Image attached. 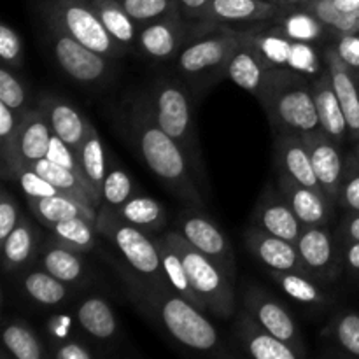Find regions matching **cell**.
I'll list each match as a JSON object with an SVG mask.
<instances>
[{"mask_svg": "<svg viewBox=\"0 0 359 359\" xmlns=\"http://www.w3.org/2000/svg\"><path fill=\"white\" fill-rule=\"evenodd\" d=\"M133 304L175 344L196 354L230 356L226 344L205 312L175 293L172 287H156L125 279Z\"/></svg>", "mask_w": 359, "mask_h": 359, "instance_id": "6da1fadb", "label": "cell"}, {"mask_svg": "<svg viewBox=\"0 0 359 359\" xmlns=\"http://www.w3.org/2000/svg\"><path fill=\"white\" fill-rule=\"evenodd\" d=\"M128 132L137 153L149 170L189 205L202 207L203 196L188 156L154 118L149 97L137 98L128 114Z\"/></svg>", "mask_w": 359, "mask_h": 359, "instance_id": "7a4b0ae2", "label": "cell"}, {"mask_svg": "<svg viewBox=\"0 0 359 359\" xmlns=\"http://www.w3.org/2000/svg\"><path fill=\"white\" fill-rule=\"evenodd\" d=\"M273 133H305L321 130L311 77L291 69H269L258 97Z\"/></svg>", "mask_w": 359, "mask_h": 359, "instance_id": "3957f363", "label": "cell"}, {"mask_svg": "<svg viewBox=\"0 0 359 359\" xmlns=\"http://www.w3.org/2000/svg\"><path fill=\"white\" fill-rule=\"evenodd\" d=\"M241 41V30L223 25L202 32L181 49L175 58V70L186 86L202 93L226 77L228 63Z\"/></svg>", "mask_w": 359, "mask_h": 359, "instance_id": "277c9868", "label": "cell"}, {"mask_svg": "<svg viewBox=\"0 0 359 359\" xmlns=\"http://www.w3.org/2000/svg\"><path fill=\"white\" fill-rule=\"evenodd\" d=\"M95 228L111 242L112 249L121 259L123 279H133L156 287H170L161 265L156 238H151L149 233L109 212H98Z\"/></svg>", "mask_w": 359, "mask_h": 359, "instance_id": "5b68a950", "label": "cell"}, {"mask_svg": "<svg viewBox=\"0 0 359 359\" xmlns=\"http://www.w3.org/2000/svg\"><path fill=\"white\" fill-rule=\"evenodd\" d=\"M147 97H149L151 105H153V112L158 125L184 151L189 165H191L193 172L198 179V184L207 186L198 132H196L191 98H189V91L186 84L174 81L172 77H161Z\"/></svg>", "mask_w": 359, "mask_h": 359, "instance_id": "8992f818", "label": "cell"}, {"mask_svg": "<svg viewBox=\"0 0 359 359\" xmlns=\"http://www.w3.org/2000/svg\"><path fill=\"white\" fill-rule=\"evenodd\" d=\"M266 25L269 23L241 30L242 39L255 49L266 69H291L311 79L328 70L325 46L293 41L284 35L276 23L272 27Z\"/></svg>", "mask_w": 359, "mask_h": 359, "instance_id": "52a82bcc", "label": "cell"}, {"mask_svg": "<svg viewBox=\"0 0 359 359\" xmlns=\"http://www.w3.org/2000/svg\"><path fill=\"white\" fill-rule=\"evenodd\" d=\"M163 235L181 256L189 283L205 305L207 314L219 319L231 318L235 314L233 279L212 258L189 244L179 230L167 231Z\"/></svg>", "mask_w": 359, "mask_h": 359, "instance_id": "ba28073f", "label": "cell"}, {"mask_svg": "<svg viewBox=\"0 0 359 359\" xmlns=\"http://www.w3.org/2000/svg\"><path fill=\"white\" fill-rule=\"evenodd\" d=\"M46 14L49 25L62 28L81 44L109 60H118L128 53L111 37L90 0H53Z\"/></svg>", "mask_w": 359, "mask_h": 359, "instance_id": "9c48e42d", "label": "cell"}, {"mask_svg": "<svg viewBox=\"0 0 359 359\" xmlns=\"http://www.w3.org/2000/svg\"><path fill=\"white\" fill-rule=\"evenodd\" d=\"M49 44L60 69L72 81L86 86L102 84L111 77L112 67L107 56L81 44L62 28L49 25Z\"/></svg>", "mask_w": 359, "mask_h": 359, "instance_id": "30bf717a", "label": "cell"}, {"mask_svg": "<svg viewBox=\"0 0 359 359\" xmlns=\"http://www.w3.org/2000/svg\"><path fill=\"white\" fill-rule=\"evenodd\" d=\"M305 272L319 283H333L344 269L342 245L328 226H304L294 242Z\"/></svg>", "mask_w": 359, "mask_h": 359, "instance_id": "8fae6325", "label": "cell"}, {"mask_svg": "<svg viewBox=\"0 0 359 359\" xmlns=\"http://www.w3.org/2000/svg\"><path fill=\"white\" fill-rule=\"evenodd\" d=\"M242 304L244 309L266 330L272 333L273 337L280 339L297 349L302 356H307V349H305L304 337H302V330L291 312L287 311L286 305L280 304L273 294L265 291L259 286H249L244 291L242 297Z\"/></svg>", "mask_w": 359, "mask_h": 359, "instance_id": "7c38bea8", "label": "cell"}, {"mask_svg": "<svg viewBox=\"0 0 359 359\" xmlns=\"http://www.w3.org/2000/svg\"><path fill=\"white\" fill-rule=\"evenodd\" d=\"M198 34V30H189L184 16L175 11L163 18L140 25L137 49L147 58L165 62V60L177 58L181 49Z\"/></svg>", "mask_w": 359, "mask_h": 359, "instance_id": "4fadbf2b", "label": "cell"}, {"mask_svg": "<svg viewBox=\"0 0 359 359\" xmlns=\"http://www.w3.org/2000/svg\"><path fill=\"white\" fill-rule=\"evenodd\" d=\"M177 228L189 244L212 258L231 279H235L233 249L226 235L217 228V224L210 217L196 210V207L193 205L191 209L179 214Z\"/></svg>", "mask_w": 359, "mask_h": 359, "instance_id": "5bb4252c", "label": "cell"}, {"mask_svg": "<svg viewBox=\"0 0 359 359\" xmlns=\"http://www.w3.org/2000/svg\"><path fill=\"white\" fill-rule=\"evenodd\" d=\"M284 11L272 0H212L205 20L198 23L200 34L214 27H245L272 23ZM244 28V30H245Z\"/></svg>", "mask_w": 359, "mask_h": 359, "instance_id": "9a60e30c", "label": "cell"}, {"mask_svg": "<svg viewBox=\"0 0 359 359\" xmlns=\"http://www.w3.org/2000/svg\"><path fill=\"white\" fill-rule=\"evenodd\" d=\"M305 146H307L309 156H311L312 167H314L316 177L323 186L330 200L339 202L340 184H342L344 161L346 156L342 154V146L326 135L323 130L305 133L302 135Z\"/></svg>", "mask_w": 359, "mask_h": 359, "instance_id": "2e32d148", "label": "cell"}, {"mask_svg": "<svg viewBox=\"0 0 359 359\" xmlns=\"http://www.w3.org/2000/svg\"><path fill=\"white\" fill-rule=\"evenodd\" d=\"M252 223L259 230L276 235V237L286 238L290 242H297L302 230H304V224L300 223L294 210L291 209L279 188L273 184L266 186L258 202H256Z\"/></svg>", "mask_w": 359, "mask_h": 359, "instance_id": "e0dca14e", "label": "cell"}, {"mask_svg": "<svg viewBox=\"0 0 359 359\" xmlns=\"http://www.w3.org/2000/svg\"><path fill=\"white\" fill-rule=\"evenodd\" d=\"M277 188L304 226H328L337 214V203L323 193L300 184L286 174H277Z\"/></svg>", "mask_w": 359, "mask_h": 359, "instance_id": "ac0fdd59", "label": "cell"}, {"mask_svg": "<svg viewBox=\"0 0 359 359\" xmlns=\"http://www.w3.org/2000/svg\"><path fill=\"white\" fill-rule=\"evenodd\" d=\"M245 245L249 252L258 259L262 265L272 270V273H286V272H305V266L302 263L298 249L294 242L286 238L276 237L272 233L259 230L258 226H252L245 231ZM309 276V273H307Z\"/></svg>", "mask_w": 359, "mask_h": 359, "instance_id": "d6986e66", "label": "cell"}, {"mask_svg": "<svg viewBox=\"0 0 359 359\" xmlns=\"http://www.w3.org/2000/svg\"><path fill=\"white\" fill-rule=\"evenodd\" d=\"M325 60L328 65L332 84L339 97L342 111L349 126V142L359 144V74L347 67L337 53L335 46L330 42L325 46Z\"/></svg>", "mask_w": 359, "mask_h": 359, "instance_id": "ffe728a7", "label": "cell"}, {"mask_svg": "<svg viewBox=\"0 0 359 359\" xmlns=\"http://www.w3.org/2000/svg\"><path fill=\"white\" fill-rule=\"evenodd\" d=\"M235 337L248 356L255 359H302L300 353L266 332L245 309L235 318Z\"/></svg>", "mask_w": 359, "mask_h": 359, "instance_id": "44dd1931", "label": "cell"}, {"mask_svg": "<svg viewBox=\"0 0 359 359\" xmlns=\"http://www.w3.org/2000/svg\"><path fill=\"white\" fill-rule=\"evenodd\" d=\"M273 160L280 174H286L287 177L294 179L300 184L326 195L316 177L314 167H312L311 156H309L307 146L302 135L284 132L273 133Z\"/></svg>", "mask_w": 359, "mask_h": 359, "instance_id": "7402d4cb", "label": "cell"}, {"mask_svg": "<svg viewBox=\"0 0 359 359\" xmlns=\"http://www.w3.org/2000/svg\"><path fill=\"white\" fill-rule=\"evenodd\" d=\"M39 266L72 287L81 286L90 279V265L84 259V252L67 248L53 235L42 248Z\"/></svg>", "mask_w": 359, "mask_h": 359, "instance_id": "603a6c76", "label": "cell"}, {"mask_svg": "<svg viewBox=\"0 0 359 359\" xmlns=\"http://www.w3.org/2000/svg\"><path fill=\"white\" fill-rule=\"evenodd\" d=\"M311 81L321 130L342 146L349 140V126H347L346 114H344L342 105H340L335 88L332 84L330 72L326 70L323 76L314 77Z\"/></svg>", "mask_w": 359, "mask_h": 359, "instance_id": "cb8c5ba5", "label": "cell"}, {"mask_svg": "<svg viewBox=\"0 0 359 359\" xmlns=\"http://www.w3.org/2000/svg\"><path fill=\"white\" fill-rule=\"evenodd\" d=\"M39 107L44 112L51 132L58 135L65 144H69L74 151L79 149L84 135L88 132L86 118L79 114L69 102L55 97V95H44L39 102Z\"/></svg>", "mask_w": 359, "mask_h": 359, "instance_id": "d4e9b609", "label": "cell"}, {"mask_svg": "<svg viewBox=\"0 0 359 359\" xmlns=\"http://www.w3.org/2000/svg\"><path fill=\"white\" fill-rule=\"evenodd\" d=\"M273 23L284 35L298 42L326 46L337 39V34L307 7H290L280 13Z\"/></svg>", "mask_w": 359, "mask_h": 359, "instance_id": "484cf974", "label": "cell"}, {"mask_svg": "<svg viewBox=\"0 0 359 359\" xmlns=\"http://www.w3.org/2000/svg\"><path fill=\"white\" fill-rule=\"evenodd\" d=\"M77 326L97 342H109L119 333L118 318L105 298L93 294L77 305Z\"/></svg>", "mask_w": 359, "mask_h": 359, "instance_id": "4316f807", "label": "cell"}, {"mask_svg": "<svg viewBox=\"0 0 359 359\" xmlns=\"http://www.w3.org/2000/svg\"><path fill=\"white\" fill-rule=\"evenodd\" d=\"M39 241L41 235L27 216L21 217L20 224L9 233L6 241H2L4 269L7 273L20 272L34 263L39 252Z\"/></svg>", "mask_w": 359, "mask_h": 359, "instance_id": "83f0119b", "label": "cell"}, {"mask_svg": "<svg viewBox=\"0 0 359 359\" xmlns=\"http://www.w3.org/2000/svg\"><path fill=\"white\" fill-rule=\"evenodd\" d=\"M266 74H269V69L265 67V63L256 55L255 49L242 39L238 48L231 55L230 63H228V79L258 98L262 95L263 86H265Z\"/></svg>", "mask_w": 359, "mask_h": 359, "instance_id": "f1b7e54d", "label": "cell"}, {"mask_svg": "<svg viewBox=\"0 0 359 359\" xmlns=\"http://www.w3.org/2000/svg\"><path fill=\"white\" fill-rule=\"evenodd\" d=\"M51 137V126H49L41 107L30 109L23 116L20 135H18V146H20V156L23 165L32 167L35 161L46 158Z\"/></svg>", "mask_w": 359, "mask_h": 359, "instance_id": "f546056e", "label": "cell"}, {"mask_svg": "<svg viewBox=\"0 0 359 359\" xmlns=\"http://www.w3.org/2000/svg\"><path fill=\"white\" fill-rule=\"evenodd\" d=\"M32 168L44 179H48L53 186H56L63 195L74 196V198L81 200L86 205L95 207L97 210L100 207V195L95 191L93 186L88 182V179L81 177L76 172L69 170V168L62 167V165L55 163L48 158L35 161Z\"/></svg>", "mask_w": 359, "mask_h": 359, "instance_id": "4dcf8cb0", "label": "cell"}, {"mask_svg": "<svg viewBox=\"0 0 359 359\" xmlns=\"http://www.w3.org/2000/svg\"><path fill=\"white\" fill-rule=\"evenodd\" d=\"M28 209L32 210L35 217L41 221L44 226L49 223H56V221L69 219V217H84V219L91 221L97 224L98 210L95 207L86 205L81 200L74 198L69 195H55L46 196V198H27Z\"/></svg>", "mask_w": 359, "mask_h": 359, "instance_id": "1f68e13d", "label": "cell"}, {"mask_svg": "<svg viewBox=\"0 0 359 359\" xmlns=\"http://www.w3.org/2000/svg\"><path fill=\"white\" fill-rule=\"evenodd\" d=\"M20 286L25 297L41 307H58L65 304L72 294V286L56 279L41 266L23 272V276L20 277Z\"/></svg>", "mask_w": 359, "mask_h": 359, "instance_id": "d6a6232c", "label": "cell"}, {"mask_svg": "<svg viewBox=\"0 0 359 359\" xmlns=\"http://www.w3.org/2000/svg\"><path fill=\"white\" fill-rule=\"evenodd\" d=\"M93 9L97 11L98 18L104 27L111 34V37L119 46L130 51L137 48V35H139V23L126 13L119 0H90Z\"/></svg>", "mask_w": 359, "mask_h": 359, "instance_id": "836d02e7", "label": "cell"}, {"mask_svg": "<svg viewBox=\"0 0 359 359\" xmlns=\"http://www.w3.org/2000/svg\"><path fill=\"white\" fill-rule=\"evenodd\" d=\"M23 116L11 111L0 102V174L6 181L16 179L18 172L23 167L18 146V135Z\"/></svg>", "mask_w": 359, "mask_h": 359, "instance_id": "e575fe53", "label": "cell"}, {"mask_svg": "<svg viewBox=\"0 0 359 359\" xmlns=\"http://www.w3.org/2000/svg\"><path fill=\"white\" fill-rule=\"evenodd\" d=\"M125 223L140 228L146 233H156L167 223V210L163 203L146 195H133L118 210L109 212Z\"/></svg>", "mask_w": 359, "mask_h": 359, "instance_id": "d590c367", "label": "cell"}, {"mask_svg": "<svg viewBox=\"0 0 359 359\" xmlns=\"http://www.w3.org/2000/svg\"><path fill=\"white\" fill-rule=\"evenodd\" d=\"M156 245H158V251H160L161 265H163V272H165V277H167L168 286H170L175 293L181 294L182 298L191 302L193 305H196L200 311H203L207 314L205 305L202 304L198 294H196L195 290H193L191 283H189L188 272H186L184 263H182L179 252L174 249V245L167 241L165 235L156 237Z\"/></svg>", "mask_w": 359, "mask_h": 359, "instance_id": "8d00e7d4", "label": "cell"}, {"mask_svg": "<svg viewBox=\"0 0 359 359\" xmlns=\"http://www.w3.org/2000/svg\"><path fill=\"white\" fill-rule=\"evenodd\" d=\"M4 349L16 359H46L51 358L35 330L25 321L14 319L2 330Z\"/></svg>", "mask_w": 359, "mask_h": 359, "instance_id": "74e56055", "label": "cell"}, {"mask_svg": "<svg viewBox=\"0 0 359 359\" xmlns=\"http://www.w3.org/2000/svg\"><path fill=\"white\" fill-rule=\"evenodd\" d=\"M77 160H79L81 167H83L84 175L93 186L95 191L100 195L102 184L107 175V158H105V147L102 142V137L98 130L93 125H88V132L84 135L83 142H81L79 149L76 151Z\"/></svg>", "mask_w": 359, "mask_h": 359, "instance_id": "f35d334b", "label": "cell"}, {"mask_svg": "<svg viewBox=\"0 0 359 359\" xmlns=\"http://www.w3.org/2000/svg\"><path fill=\"white\" fill-rule=\"evenodd\" d=\"M273 280L280 287L287 298L293 302H298L302 305L309 307H323L328 304L325 291L319 286V280L307 273L300 272H286V273H272Z\"/></svg>", "mask_w": 359, "mask_h": 359, "instance_id": "ab89813d", "label": "cell"}, {"mask_svg": "<svg viewBox=\"0 0 359 359\" xmlns=\"http://www.w3.org/2000/svg\"><path fill=\"white\" fill-rule=\"evenodd\" d=\"M46 228H49L56 241L65 244L67 248L84 252V255L93 251L95 244H97V241H95L97 228L91 221L84 219V217H69V219L49 223Z\"/></svg>", "mask_w": 359, "mask_h": 359, "instance_id": "60d3db41", "label": "cell"}, {"mask_svg": "<svg viewBox=\"0 0 359 359\" xmlns=\"http://www.w3.org/2000/svg\"><path fill=\"white\" fill-rule=\"evenodd\" d=\"M323 335L346 354L359 358V312L342 311L333 316Z\"/></svg>", "mask_w": 359, "mask_h": 359, "instance_id": "b9f144b4", "label": "cell"}, {"mask_svg": "<svg viewBox=\"0 0 359 359\" xmlns=\"http://www.w3.org/2000/svg\"><path fill=\"white\" fill-rule=\"evenodd\" d=\"M133 195H135V186H133L128 172L118 167H111L104 179V184H102L98 212H114Z\"/></svg>", "mask_w": 359, "mask_h": 359, "instance_id": "7bdbcfd3", "label": "cell"}, {"mask_svg": "<svg viewBox=\"0 0 359 359\" xmlns=\"http://www.w3.org/2000/svg\"><path fill=\"white\" fill-rule=\"evenodd\" d=\"M337 205L346 212H359V151L354 146L346 154L344 161L342 184Z\"/></svg>", "mask_w": 359, "mask_h": 359, "instance_id": "ee69618b", "label": "cell"}, {"mask_svg": "<svg viewBox=\"0 0 359 359\" xmlns=\"http://www.w3.org/2000/svg\"><path fill=\"white\" fill-rule=\"evenodd\" d=\"M0 102L16 114L25 116L30 111L27 86L16 74V70L9 69L6 65L0 70Z\"/></svg>", "mask_w": 359, "mask_h": 359, "instance_id": "f6af8a7d", "label": "cell"}, {"mask_svg": "<svg viewBox=\"0 0 359 359\" xmlns=\"http://www.w3.org/2000/svg\"><path fill=\"white\" fill-rule=\"evenodd\" d=\"M126 13L140 25L179 11L177 0H119Z\"/></svg>", "mask_w": 359, "mask_h": 359, "instance_id": "bcb514c9", "label": "cell"}, {"mask_svg": "<svg viewBox=\"0 0 359 359\" xmlns=\"http://www.w3.org/2000/svg\"><path fill=\"white\" fill-rule=\"evenodd\" d=\"M16 181L21 186V191L25 193L27 198H46V196H55L62 193L48 179L42 177L41 174H37L34 168L27 167V165H23L20 168V172L16 175Z\"/></svg>", "mask_w": 359, "mask_h": 359, "instance_id": "7dc6e473", "label": "cell"}, {"mask_svg": "<svg viewBox=\"0 0 359 359\" xmlns=\"http://www.w3.org/2000/svg\"><path fill=\"white\" fill-rule=\"evenodd\" d=\"M0 58L4 65L13 70H20L23 67V42L20 34L7 23H2L0 27Z\"/></svg>", "mask_w": 359, "mask_h": 359, "instance_id": "c3c4849f", "label": "cell"}, {"mask_svg": "<svg viewBox=\"0 0 359 359\" xmlns=\"http://www.w3.org/2000/svg\"><path fill=\"white\" fill-rule=\"evenodd\" d=\"M21 217H23V214H21L16 198L11 195L9 189H2V196H0V242L9 237L11 231L20 224Z\"/></svg>", "mask_w": 359, "mask_h": 359, "instance_id": "681fc988", "label": "cell"}, {"mask_svg": "<svg viewBox=\"0 0 359 359\" xmlns=\"http://www.w3.org/2000/svg\"><path fill=\"white\" fill-rule=\"evenodd\" d=\"M77 325L76 316L55 314L46 323V337L49 340V347L58 346L65 340L74 339V326Z\"/></svg>", "mask_w": 359, "mask_h": 359, "instance_id": "f907efd6", "label": "cell"}, {"mask_svg": "<svg viewBox=\"0 0 359 359\" xmlns=\"http://www.w3.org/2000/svg\"><path fill=\"white\" fill-rule=\"evenodd\" d=\"M342 62L359 74V32L342 34L332 42Z\"/></svg>", "mask_w": 359, "mask_h": 359, "instance_id": "816d5d0a", "label": "cell"}, {"mask_svg": "<svg viewBox=\"0 0 359 359\" xmlns=\"http://www.w3.org/2000/svg\"><path fill=\"white\" fill-rule=\"evenodd\" d=\"M49 354L56 359H93L97 356V353L90 346L77 340L76 337L58 344V346L49 347Z\"/></svg>", "mask_w": 359, "mask_h": 359, "instance_id": "f5cc1de1", "label": "cell"}, {"mask_svg": "<svg viewBox=\"0 0 359 359\" xmlns=\"http://www.w3.org/2000/svg\"><path fill=\"white\" fill-rule=\"evenodd\" d=\"M212 0H177L179 13L186 20L195 21V25L202 23L205 20V14L209 11V6Z\"/></svg>", "mask_w": 359, "mask_h": 359, "instance_id": "db71d44e", "label": "cell"}, {"mask_svg": "<svg viewBox=\"0 0 359 359\" xmlns=\"http://www.w3.org/2000/svg\"><path fill=\"white\" fill-rule=\"evenodd\" d=\"M337 238L340 242H359V212H346L337 230Z\"/></svg>", "mask_w": 359, "mask_h": 359, "instance_id": "11a10c76", "label": "cell"}, {"mask_svg": "<svg viewBox=\"0 0 359 359\" xmlns=\"http://www.w3.org/2000/svg\"><path fill=\"white\" fill-rule=\"evenodd\" d=\"M342 245L344 269L359 273V242H340Z\"/></svg>", "mask_w": 359, "mask_h": 359, "instance_id": "9f6ffc18", "label": "cell"}, {"mask_svg": "<svg viewBox=\"0 0 359 359\" xmlns=\"http://www.w3.org/2000/svg\"><path fill=\"white\" fill-rule=\"evenodd\" d=\"M273 2L279 4V6H283L284 9H290V7L305 6V4H309L311 0H273Z\"/></svg>", "mask_w": 359, "mask_h": 359, "instance_id": "6f0895ef", "label": "cell"}, {"mask_svg": "<svg viewBox=\"0 0 359 359\" xmlns=\"http://www.w3.org/2000/svg\"><path fill=\"white\" fill-rule=\"evenodd\" d=\"M354 147H356V149H358V151H359V144H358V146H354Z\"/></svg>", "mask_w": 359, "mask_h": 359, "instance_id": "680465c9", "label": "cell"}, {"mask_svg": "<svg viewBox=\"0 0 359 359\" xmlns=\"http://www.w3.org/2000/svg\"><path fill=\"white\" fill-rule=\"evenodd\" d=\"M272 2H273V0H272Z\"/></svg>", "mask_w": 359, "mask_h": 359, "instance_id": "91938a15", "label": "cell"}]
</instances>
